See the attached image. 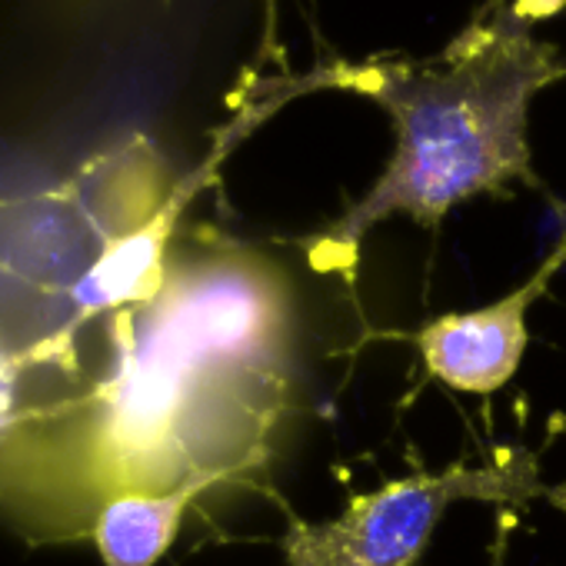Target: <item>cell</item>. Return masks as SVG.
I'll list each match as a JSON object with an SVG mask.
<instances>
[{
  "mask_svg": "<svg viewBox=\"0 0 566 566\" xmlns=\"http://www.w3.org/2000/svg\"><path fill=\"white\" fill-rule=\"evenodd\" d=\"M294 291L250 250H213L167 273L120 327L97 400V440L130 490L167 473L220 483L270 457L287 407Z\"/></svg>",
  "mask_w": 566,
  "mask_h": 566,
  "instance_id": "6da1fadb",
  "label": "cell"
},
{
  "mask_svg": "<svg viewBox=\"0 0 566 566\" xmlns=\"http://www.w3.org/2000/svg\"><path fill=\"white\" fill-rule=\"evenodd\" d=\"M563 74L556 51L513 8L480 14L437 61L354 74V87L390 114L397 147L367 197L324 233L321 250L354 256L367 230L394 213L433 227L476 193L536 184L530 101Z\"/></svg>",
  "mask_w": 566,
  "mask_h": 566,
  "instance_id": "7a4b0ae2",
  "label": "cell"
},
{
  "mask_svg": "<svg viewBox=\"0 0 566 566\" xmlns=\"http://www.w3.org/2000/svg\"><path fill=\"white\" fill-rule=\"evenodd\" d=\"M533 490V476L516 460L496 467L453 463L440 473L390 480L367 496H354L334 520H294L283 549L291 566H413L450 503L523 500Z\"/></svg>",
  "mask_w": 566,
  "mask_h": 566,
  "instance_id": "3957f363",
  "label": "cell"
},
{
  "mask_svg": "<svg viewBox=\"0 0 566 566\" xmlns=\"http://www.w3.org/2000/svg\"><path fill=\"white\" fill-rule=\"evenodd\" d=\"M563 260L566 250L559 247L523 287L500 297L496 304L467 314H443L417 331L413 340L427 374L463 394H493L506 387L516 377L530 344L526 314L543 297L546 283Z\"/></svg>",
  "mask_w": 566,
  "mask_h": 566,
  "instance_id": "277c9868",
  "label": "cell"
},
{
  "mask_svg": "<svg viewBox=\"0 0 566 566\" xmlns=\"http://www.w3.org/2000/svg\"><path fill=\"white\" fill-rule=\"evenodd\" d=\"M207 170L210 167H203L200 174L184 180L147 223H140L137 230L124 233L120 240H114L101 250V256L91 263V270L74 283V291H71V301L81 317L117 311V307H134V304L144 307L160 294L164 280H167L164 253H167L170 233L177 227L184 203L203 184Z\"/></svg>",
  "mask_w": 566,
  "mask_h": 566,
  "instance_id": "5b68a950",
  "label": "cell"
},
{
  "mask_svg": "<svg viewBox=\"0 0 566 566\" xmlns=\"http://www.w3.org/2000/svg\"><path fill=\"white\" fill-rule=\"evenodd\" d=\"M213 486V480L197 476L170 490H124L111 496L97 516L94 543L107 566H154L174 543L180 520L197 493Z\"/></svg>",
  "mask_w": 566,
  "mask_h": 566,
  "instance_id": "8992f818",
  "label": "cell"
},
{
  "mask_svg": "<svg viewBox=\"0 0 566 566\" xmlns=\"http://www.w3.org/2000/svg\"><path fill=\"white\" fill-rule=\"evenodd\" d=\"M18 354L0 337V437L18 423Z\"/></svg>",
  "mask_w": 566,
  "mask_h": 566,
  "instance_id": "52a82bcc",
  "label": "cell"
}]
</instances>
